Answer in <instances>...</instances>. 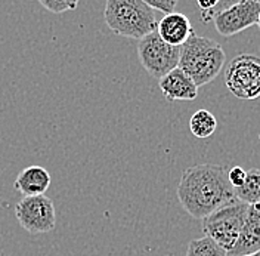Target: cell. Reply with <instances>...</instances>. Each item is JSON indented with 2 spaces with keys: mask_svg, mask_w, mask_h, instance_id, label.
<instances>
[{
  "mask_svg": "<svg viewBox=\"0 0 260 256\" xmlns=\"http://www.w3.org/2000/svg\"><path fill=\"white\" fill-rule=\"evenodd\" d=\"M178 198L186 213L195 219H204L214 210L238 200L226 169L211 163L195 164L182 174Z\"/></svg>",
  "mask_w": 260,
  "mask_h": 256,
  "instance_id": "1",
  "label": "cell"
},
{
  "mask_svg": "<svg viewBox=\"0 0 260 256\" xmlns=\"http://www.w3.org/2000/svg\"><path fill=\"white\" fill-rule=\"evenodd\" d=\"M225 63L226 55L223 48L209 37L192 33L180 46L178 67L192 79L198 88L214 80L220 74Z\"/></svg>",
  "mask_w": 260,
  "mask_h": 256,
  "instance_id": "2",
  "label": "cell"
},
{
  "mask_svg": "<svg viewBox=\"0 0 260 256\" xmlns=\"http://www.w3.org/2000/svg\"><path fill=\"white\" fill-rule=\"evenodd\" d=\"M104 19L114 34L138 40L155 32L158 22L144 0H107Z\"/></svg>",
  "mask_w": 260,
  "mask_h": 256,
  "instance_id": "3",
  "label": "cell"
},
{
  "mask_svg": "<svg viewBox=\"0 0 260 256\" xmlns=\"http://www.w3.org/2000/svg\"><path fill=\"white\" fill-rule=\"evenodd\" d=\"M248 205L240 200L214 210L203 219V231L220 247L229 252L240 236Z\"/></svg>",
  "mask_w": 260,
  "mask_h": 256,
  "instance_id": "4",
  "label": "cell"
},
{
  "mask_svg": "<svg viewBox=\"0 0 260 256\" xmlns=\"http://www.w3.org/2000/svg\"><path fill=\"white\" fill-rule=\"evenodd\" d=\"M229 92L238 99L251 101L260 96V56L241 53L234 58L225 71Z\"/></svg>",
  "mask_w": 260,
  "mask_h": 256,
  "instance_id": "5",
  "label": "cell"
},
{
  "mask_svg": "<svg viewBox=\"0 0 260 256\" xmlns=\"http://www.w3.org/2000/svg\"><path fill=\"white\" fill-rule=\"evenodd\" d=\"M138 56L146 71L152 77L160 80L162 76H166L179 65L180 46L166 43L158 36V33L152 32L139 39Z\"/></svg>",
  "mask_w": 260,
  "mask_h": 256,
  "instance_id": "6",
  "label": "cell"
},
{
  "mask_svg": "<svg viewBox=\"0 0 260 256\" xmlns=\"http://www.w3.org/2000/svg\"><path fill=\"white\" fill-rule=\"evenodd\" d=\"M15 216L19 225L30 234L50 233L56 225L53 202L45 194L22 197L15 206Z\"/></svg>",
  "mask_w": 260,
  "mask_h": 256,
  "instance_id": "7",
  "label": "cell"
},
{
  "mask_svg": "<svg viewBox=\"0 0 260 256\" xmlns=\"http://www.w3.org/2000/svg\"><path fill=\"white\" fill-rule=\"evenodd\" d=\"M260 3L254 0H243L220 11L213 18L216 32L220 36L231 37L257 24Z\"/></svg>",
  "mask_w": 260,
  "mask_h": 256,
  "instance_id": "8",
  "label": "cell"
},
{
  "mask_svg": "<svg viewBox=\"0 0 260 256\" xmlns=\"http://www.w3.org/2000/svg\"><path fill=\"white\" fill-rule=\"evenodd\" d=\"M260 250V203L248 205L244 225L228 256H244Z\"/></svg>",
  "mask_w": 260,
  "mask_h": 256,
  "instance_id": "9",
  "label": "cell"
},
{
  "mask_svg": "<svg viewBox=\"0 0 260 256\" xmlns=\"http://www.w3.org/2000/svg\"><path fill=\"white\" fill-rule=\"evenodd\" d=\"M162 95L167 101H194L198 96V86L179 67L158 80Z\"/></svg>",
  "mask_w": 260,
  "mask_h": 256,
  "instance_id": "10",
  "label": "cell"
},
{
  "mask_svg": "<svg viewBox=\"0 0 260 256\" xmlns=\"http://www.w3.org/2000/svg\"><path fill=\"white\" fill-rule=\"evenodd\" d=\"M155 32L158 33V36L166 43L173 46H182L191 37L194 29L188 16L180 12H170L157 22Z\"/></svg>",
  "mask_w": 260,
  "mask_h": 256,
  "instance_id": "11",
  "label": "cell"
},
{
  "mask_svg": "<svg viewBox=\"0 0 260 256\" xmlns=\"http://www.w3.org/2000/svg\"><path fill=\"white\" fill-rule=\"evenodd\" d=\"M50 174L42 166H28L19 172L14 182V188L24 197L42 195L50 187Z\"/></svg>",
  "mask_w": 260,
  "mask_h": 256,
  "instance_id": "12",
  "label": "cell"
},
{
  "mask_svg": "<svg viewBox=\"0 0 260 256\" xmlns=\"http://www.w3.org/2000/svg\"><path fill=\"white\" fill-rule=\"evenodd\" d=\"M235 197L247 205H257L260 203V169L247 170L245 181L241 187L234 188Z\"/></svg>",
  "mask_w": 260,
  "mask_h": 256,
  "instance_id": "13",
  "label": "cell"
},
{
  "mask_svg": "<svg viewBox=\"0 0 260 256\" xmlns=\"http://www.w3.org/2000/svg\"><path fill=\"white\" fill-rule=\"evenodd\" d=\"M216 128H217V120L209 110L195 111L191 117V120H189L191 133L195 138H200V139L210 138L211 135L216 132Z\"/></svg>",
  "mask_w": 260,
  "mask_h": 256,
  "instance_id": "14",
  "label": "cell"
},
{
  "mask_svg": "<svg viewBox=\"0 0 260 256\" xmlns=\"http://www.w3.org/2000/svg\"><path fill=\"white\" fill-rule=\"evenodd\" d=\"M185 256H228V252L210 237L204 236L203 239L189 241Z\"/></svg>",
  "mask_w": 260,
  "mask_h": 256,
  "instance_id": "15",
  "label": "cell"
},
{
  "mask_svg": "<svg viewBox=\"0 0 260 256\" xmlns=\"http://www.w3.org/2000/svg\"><path fill=\"white\" fill-rule=\"evenodd\" d=\"M45 9L52 14H62L67 11H74L79 6L80 0H39Z\"/></svg>",
  "mask_w": 260,
  "mask_h": 256,
  "instance_id": "16",
  "label": "cell"
},
{
  "mask_svg": "<svg viewBox=\"0 0 260 256\" xmlns=\"http://www.w3.org/2000/svg\"><path fill=\"white\" fill-rule=\"evenodd\" d=\"M220 0H197V5L201 11V21L204 24L211 22L214 15L217 14V6Z\"/></svg>",
  "mask_w": 260,
  "mask_h": 256,
  "instance_id": "17",
  "label": "cell"
},
{
  "mask_svg": "<svg viewBox=\"0 0 260 256\" xmlns=\"http://www.w3.org/2000/svg\"><path fill=\"white\" fill-rule=\"evenodd\" d=\"M144 2L154 11L170 14V12H175V8L178 6L179 0H144Z\"/></svg>",
  "mask_w": 260,
  "mask_h": 256,
  "instance_id": "18",
  "label": "cell"
},
{
  "mask_svg": "<svg viewBox=\"0 0 260 256\" xmlns=\"http://www.w3.org/2000/svg\"><path fill=\"white\" fill-rule=\"evenodd\" d=\"M245 175H247V170H244L243 167H240V166H235L228 172V179H229V182H231V185L234 188H238L244 184Z\"/></svg>",
  "mask_w": 260,
  "mask_h": 256,
  "instance_id": "19",
  "label": "cell"
},
{
  "mask_svg": "<svg viewBox=\"0 0 260 256\" xmlns=\"http://www.w3.org/2000/svg\"><path fill=\"white\" fill-rule=\"evenodd\" d=\"M238 2H240V0H220V3H219V6H217V14H219L220 11H223V9L229 8V6H232V5L238 3ZM217 14H216V15H217Z\"/></svg>",
  "mask_w": 260,
  "mask_h": 256,
  "instance_id": "20",
  "label": "cell"
},
{
  "mask_svg": "<svg viewBox=\"0 0 260 256\" xmlns=\"http://www.w3.org/2000/svg\"><path fill=\"white\" fill-rule=\"evenodd\" d=\"M244 256H260V250L254 252V253H250V255H244Z\"/></svg>",
  "mask_w": 260,
  "mask_h": 256,
  "instance_id": "21",
  "label": "cell"
},
{
  "mask_svg": "<svg viewBox=\"0 0 260 256\" xmlns=\"http://www.w3.org/2000/svg\"><path fill=\"white\" fill-rule=\"evenodd\" d=\"M257 27H259V30H260V11H259V18H257V24H256Z\"/></svg>",
  "mask_w": 260,
  "mask_h": 256,
  "instance_id": "22",
  "label": "cell"
},
{
  "mask_svg": "<svg viewBox=\"0 0 260 256\" xmlns=\"http://www.w3.org/2000/svg\"><path fill=\"white\" fill-rule=\"evenodd\" d=\"M254 2H259V3H260V0H254Z\"/></svg>",
  "mask_w": 260,
  "mask_h": 256,
  "instance_id": "23",
  "label": "cell"
},
{
  "mask_svg": "<svg viewBox=\"0 0 260 256\" xmlns=\"http://www.w3.org/2000/svg\"><path fill=\"white\" fill-rule=\"evenodd\" d=\"M240 2H243V0H240Z\"/></svg>",
  "mask_w": 260,
  "mask_h": 256,
  "instance_id": "24",
  "label": "cell"
}]
</instances>
